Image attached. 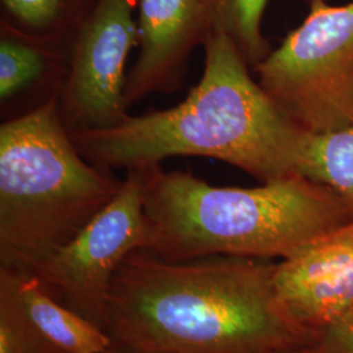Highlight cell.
I'll return each instance as SVG.
<instances>
[{"label": "cell", "mask_w": 353, "mask_h": 353, "mask_svg": "<svg viewBox=\"0 0 353 353\" xmlns=\"http://www.w3.org/2000/svg\"><path fill=\"white\" fill-rule=\"evenodd\" d=\"M276 263L137 250L114 276L103 330L139 353H285L316 343L280 301Z\"/></svg>", "instance_id": "6da1fadb"}, {"label": "cell", "mask_w": 353, "mask_h": 353, "mask_svg": "<svg viewBox=\"0 0 353 353\" xmlns=\"http://www.w3.org/2000/svg\"><path fill=\"white\" fill-rule=\"evenodd\" d=\"M204 51L202 77L185 101L130 115L112 128L70 131L77 150L106 170L199 156L239 168L261 183L299 174L309 134L268 97L225 34L212 32Z\"/></svg>", "instance_id": "7a4b0ae2"}, {"label": "cell", "mask_w": 353, "mask_h": 353, "mask_svg": "<svg viewBox=\"0 0 353 353\" xmlns=\"http://www.w3.org/2000/svg\"><path fill=\"white\" fill-rule=\"evenodd\" d=\"M144 211L148 250L168 261H283L353 217L335 192L301 174L255 188H219L161 165L148 168Z\"/></svg>", "instance_id": "3957f363"}, {"label": "cell", "mask_w": 353, "mask_h": 353, "mask_svg": "<svg viewBox=\"0 0 353 353\" xmlns=\"http://www.w3.org/2000/svg\"><path fill=\"white\" fill-rule=\"evenodd\" d=\"M122 181L87 160L59 93L0 126V268L26 271L63 248L113 201Z\"/></svg>", "instance_id": "277c9868"}, {"label": "cell", "mask_w": 353, "mask_h": 353, "mask_svg": "<svg viewBox=\"0 0 353 353\" xmlns=\"http://www.w3.org/2000/svg\"><path fill=\"white\" fill-rule=\"evenodd\" d=\"M255 71L268 97L307 134L353 125V0L309 3L303 23Z\"/></svg>", "instance_id": "5b68a950"}, {"label": "cell", "mask_w": 353, "mask_h": 353, "mask_svg": "<svg viewBox=\"0 0 353 353\" xmlns=\"http://www.w3.org/2000/svg\"><path fill=\"white\" fill-rule=\"evenodd\" d=\"M148 168L126 170L113 201L74 240L26 271L58 303L102 328L117 271L130 254L151 246Z\"/></svg>", "instance_id": "8992f818"}, {"label": "cell", "mask_w": 353, "mask_h": 353, "mask_svg": "<svg viewBox=\"0 0 353 353\" xmlns=\"http://www.w3.org/2000/svg\"><path fill=\"white\" fill-rule=\"evenodd\" d=\"M135 0H97L71 51L61 112L70 131L103 130L128 119L126 62L138 46Z\"/></svg>", "instance_id": "52a82bcc"}, {"label": "cell", "mask_w": 353, "mask_h": 353, "mask_svg": "<svg viewBox=\"0 0 353 353\" xmlns=\"http://www.w3.org/2000/svg\"><path fill=\"white\" fill-rule=\"evenodd\" d=\"M275 287L296 325L314 341L353 313V217L278 261Z\"/></svg>", "instance_id": "ba28073f"}, {"label": "cell", "mask_w": 353, "mask_h": 353, "mask_svg": "<svg viewBox=\"0 0 353 353\" xmlns=\"http://www.w3.org/2000/svg\"><path fill=\"white\" fill-rule=\"evenodd\" d=\"M138 57L127 74V109L152 93L181 87L195 48L214 32L210 0H135Z\"/></svg>", "instance_id": "9c48e42d"}, {"label": "cell", "mask_w": 353, "mask_h": 353, "mask_svg": "<svg viewBox=\"0 0 353 353\" xmlns=\"http://www.w3.org/2000/svg\"><path fill=\"white\" fill-rule=\"evenodd\" d=\"M10 279L26 316L61 353H103L113 341L103 328L79 316L26 271L0 268Z\"/></svg>", "instance_id": "30bf717a"}, {"label": "cell", "mask_w": 353, "mask_h": 353, "mask_svg": "<svg viewBox=\"0 0 353 353\" xmlns=\"http://www.w3.org/2000/svg\"><path fill=\"white\" fill-rule=\"evenodd\" d=\"M297 173L335 192L353 214V125L305 141Z\"/></svg>", "instance_id": "8fae6325"}, {"label": "cell", "mask_w": 353, "mask_h": 353, "mask_svg": "<svg viewBox=\"0 0 353 353\" xmlns=\"http://www.w3.org/2000/svg\"><path fill=\"white\" fill-rule=\"evenodd\" d=\"M46 43L30 37L28 32L3 24L0 38V100L3 103L26 93L48 75L55 57Z\"/></svg>", "instance_id": "7c38bea8"}, {"label": "cell", "mask_w": 353, "mask_h": 353, "mask_svg": "<svg viewBox=\"0 0 353 353\" xmlns=\"http://www.w3.org/2000/svg\"><path fill=\"white\" fill-rule=\"evenodd\" d=\"M214 14V32L225 34L241 55L255 70L271 46L262 24L268 0H210Z\"/></svg>", "instance_id": "4fadbf2b"}, {"label": "cell", "mask_w": 353, "mask_h": 353, "mask_svg": "<svg viewBox=\"0 0 353 353\" xmlns=\"http://www.w3.org/2000/svg\"><path fill=\"white\" fill-rule=\"evenodd\" d=\"M0 353H61L26 316L10 279L0 272Z\"/></svg>", "instance_id": "5bb4252c"}, {"label": "cell", "mask_w": 353, "mask_h": 353, "mask_svg": "<svg viewBox=\"0 0 353 353\" xmlns=\"http://www.w3.org/2000/svg\"><path fill=\"white\" fill-rule=\"evenodd\" d=\"M3 7L26 32L48 33L61 23L65 0H1Z\"/></svg>", "instance_id": "9a60e30c"}, {"label": "cell", "mask_w": 353, "mask_h": 353, "mask_svg": "<svg viewBox=\"0 0 353 353\" xmlns=\"http://www.w3.org/2000/svg\"><path fill=\"white\" fill-rule=\"evenodd\" d=\"M316 343L325 353H353V313L327 330Z\"/></svg>", "instance_id": "2e32d148"}, {"label": "cell", "mask_w": 353, "mask_h": 353, "mask_svg": "<svg viewBox=\"0 0 353 353\" xmlns=\"http://www.w3.org/2000/svg\"><path fill=\"white\" fill-rule=\"evenodd\" d=\"M285 353H325V351L318 345V343H313V344L303 345V347H299L296 350H292Z\"/></svg>", "instance_id": "e0dca14e"}, {"label": "cell", "mask_w": 353, "mask_h": 353, "mask_svg": "<svg viewBox=\"0 0 353 353\" xmlns=\"http://www.w3.org/2000/svg\"><path fill=\"white\" fill-rule=\"evenodd\" d=\"M103 353H139L137 352V351H134V350H130V348H127V347H122V345H117V344H113L108 351H105Z\"/></svg>", "instance_id": "ac0fdd59"}, {"label": "cell", "mask_w": 353, "mask_h": 353, "mask_svg": "<svg viewBox=\"0 0 353 353\" xmlns=\"http://www.w3.org/2000/svg\"><path fill=\"white\" fill-rule=\"evenodd\" d=\"M303 1H306V3L309 4V3H312V1H314V0H303Z\"/></svg>", "instance_id": "d6986e66"}]
</instances>
